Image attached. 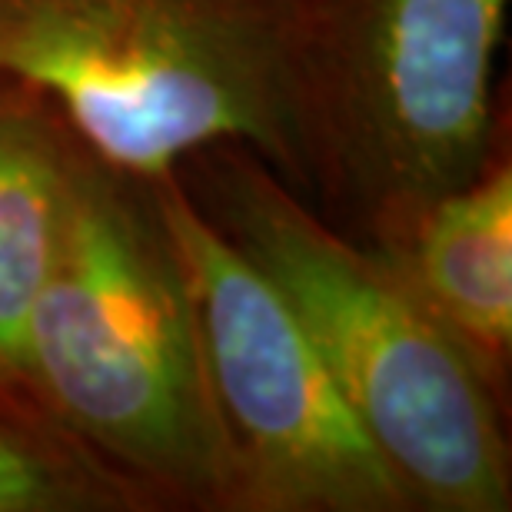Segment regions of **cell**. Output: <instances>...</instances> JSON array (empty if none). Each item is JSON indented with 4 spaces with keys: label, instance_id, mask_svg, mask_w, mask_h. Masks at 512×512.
I'll use <instances>...</instances> for the list:
<instances>
[{
    "label": "cell",
    "instance_id": "1",
    "mask_svg": "<svg viewBox=\"0 0 512 512\" xmlns=\"http://www.w3.org/2000/svg\"><path fill=\"white\" fill-rule=\"evenodd\" d=\"M24 399L157 512L230 509L190 276L157 180L80 140L24 336Z\"/></svg>",
    "mask_w": 512,
    "mask_h": 512
},
{
    "label": "cell",
    "instance_id": "2",
    "mask_svg": "<svg viewBox=\"0 0 512 512\" xmlns=\"http://www.w3.org/2000/svg\"><path fill=\"white\" fill-rule=\"evenodd\" d=\"M173 177L303 323L413 512H509L506 399L383 250L326 223L247 143Z\"/></svg>",
    "mask_w": 512,
    "mask_h": 512
},
{
    "label": "cell",
    "instance_id": "3",
    "mask_svg": "<svg viewBox=\"0 0 512 512\" xmlns=\"http://www.w3.org/2000/svg\"><path fill=\"white\" fill-rule=\"evenodd\" d=\"M509 0H296L286 60L293 190L393 250L499 153Z\"/></svg>",
    "mask_w": 512,
    "mask_h": 512
},
{
    "label": "cell",
    "instance_id": "4",
    "mask_svg": "<svg viewBox=\"0 0 512 512\" xmlns=\"http://www.w3.org/2000/svg\"><path fill=\"white\" fill-rule=\"evenodd\" d=\"M296 0H0V80L60 110L120 170L170 177L247 143L293 187L286 60Z\"/></svg>",
    "mask_w": 512,
    "mask_h": 512
},
{
    "label": "cell",
    "instance_id": "5",
    "mask_svg": "<svg viewBox=\"0 0 512 512\" xmlns=\"http://www.w3.org/2000/svg\"><path fill=\"white\" fill-rule=\"evenodd\" d=\"M157 197L190 276L227 512H413L280 290L173 173Z\"/></svg>",
    "mask_w": 512,
    "mask_h": 512
},
{
    "label": "cell",
    "instance_id": "6",
    "mask_svg": "<svg viewBox=\"0 0 512 512\" xmlns=\"http://www.w3.org/2000/svg\"><path fill=\"white\" fill-rule=\"evenodd\" d=\"M506 399L512 370V160L503 150L476 180L419 213L383 250Z\"/></svg>",
    "mask_w": 512,
    "mask_h": 512
},
{
    "label": "cell",
    "instance_id": "7",
    "mask_svg": "<svg viewBox=\"0 0 512 512\" xmlns=\"http://www.w3.org/2000/svg\"><path fill=\"white\" fill-rule=\"evenodd\" d=\"M74 140L44 94L0 80V396L24 406V336L54 263Z\"/></svg>",
    "mask_w": 512,
    "mask_h": 512
},
{
    "label": "cell",
    "instance_id": "8",
    "mask_svg": "<svg viewBox=\"0 0 512 512\" xmlns=\"http://www.w3.org/2000/svg\"><path fill=\"white\" fill-rule=\"evenodd\" d=\"M0 512H157L54 423L0 403Z\"/></svg>",
    "mask_w": 512,
    "mask_h": 512
},
{
    "label": "cell",
    "instance_id": "9",
    "mask_svg": "<svg viewBox=\"0 0 512 512\" xmlns=\"http://www.w3.org/2000/svg\"><path fill=\"white\" fill-rule=\"evenodd\" d=\"M0 403H14V399H7V396H0ZM17 406H24V403H17ZM30 409V406H27ZM34 413H37V409H34Z\"/></svg>",
    "mask_w": 512,
    "mask_h": 512
}]
</instances>
